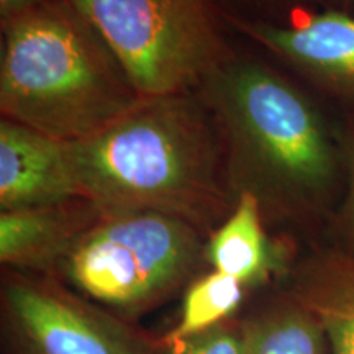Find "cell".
Wrapping results in <instances>:
<instances>
[{"label":"cell","mask_w":354,"mask_h":354,"mask_svg":"<svg viewBox=\"0 0 354 354\" xmlns=\"http://www.w3.org/2000/svg\"><path fill=\"white\" fill-rule=\"evenodd\" d=\"M143 99L71 0H51L2 24V118L76 143Z\"/></svg>","instance_id":"obj_3"},{"label":"cell","mask_w":354,"mask_h":354,"mask_svg":"<svg viewBox=\"0 0 354 354\" xmlns=\"http://www.w3.org/2000/svg\"><path fill=\"white\" fill-rule=\"evenodd\" d=\"M246 354H326L320 323L290 295L243 320Z\"/></svg>","instance_id":"obj_12"},{"label":"cell","mask_w":354,"mask_h":354,"mask_svg":"<svg viewBox=\"0 0 354 354\" xmlns=\"http://www.w3.org/2000/svg\"><path fill=\"white\" fill-rule=\"evenodd\" d=\"M46 2H51V0H0V19H2V24H6Z\"/></svg>","instance_id":"obj_16"},{"label":"cell","mask_w":354,"mask_h":354,"mask_svg":"<svg viewBox=\"0 0 354 354\" xmlns=\"http://www.w3.org/2000/svg\"><path fill=\"white\" fill-rule=\"evenodd\" d=\"M197 94L210 110L233 196L266 220L322 210L342 177V154L317 105L289 79L251 59H225Z\"/></svg>","instance_id":"obj_2"},{"label":"cell","mask_w":354,"mask_h":354,"mask_svg":"<svg viewBox=\"0 0 354 354\" xmlns=\"http://www.w3.org/2000/svg\"><path fill=\"white\" fill-rule=\"evenodd\" d=\"M338 236L344 253L354 256V133L346 154V192L338 214Z\"/></svg>","instance_id":"obj_15"},{"label":"cell","mask_w":354,"mask_h":354,"mask_svg":"<svg viewBox=\"0 0 354 354\" xmlns=\"http://www.w3.org/2000/svg\"><path fill=\"white\" fill-rule=\"evenodd\" d=\"M258 201L241 194L233 210L207 238L205 261L245 286L268 281L284 264V250L268 236Z\"/></svg>","instance_id":"obj_11"},{"label":"cell","mask_w":354,"mask_h":354,"mask_svg":"<svg viewBox=\"0 0 354 354\" xmlns=\"http://www.w3.org/2000/svg\"><path fill=\"white\" fill-rule=\"evenodd\" d=\"M289 295L317 318L331 354H354V256L336 250L310 258Z\"/></svg>","instance_id":"obj_10"},{"label":"cell","mask_w":354,"mask_h":354,"mask_svg":"<svg viewBox=\"0 0 354 354\" xmlns=\"http://www.w3.org/2000/svg\"><path fill=\"white\" fill-rule=\"evenodd\" d=\"M233 24L323 91L354 102L353 15L326 10L289 25L240 19Z\"/></svg>","instance_id":"obj_7"},{"label":"cell","mask_w":354,"mask_h":354,"mask_svg":"<svg viewBox=\"0 0 354 354\" xmlns=\"http://www.w3.org/2000/svg\"><path fill=\"white\" fill-rule=\"evenodd\" d=\"M79 196L68 143L0 120V210L61 203Z\"/></svg>","instance_id":"obj_8"},{"label":"cell","mask_w":354,"mask_h":354,"mask_svg":"<svg viewBox=\"0 0 354 354\" xmlns=\"http://www.w3.org/2000/svg\"><path fill=\"white\" fill-rule=\"evenodd\" d=\"M141 97L198 91L228 59L209 0H71Z\"/></svg>","instance_id":"obj_5"},{"label":"cell","mask_w":354,"mask_h":354,"mask_svg":"<svg viewBox=\"0 0 354 354\" xmlns=\"http://www.w3.org/2000/svg\"><path fill=\"white\" fill-rule=\"evenodd\" d=\"M100 216L94 203H61L0 212V263L7 271L56 276L73 246Z\"/></svg>","instance_id":"obj_9"},{"label":"cell","mask_w":354,"mask_h":354,"mask_svg":"<svg viewBox=\"0 0 354 354\" xmlns=\"http://www.w3.org/2000/svg\"><path fill=\"white\" fill-rule=\"evenodd\" d=\"M159 354H246L243 323L228 320L184 342L159 346Z\"/></svg>","instance_id":"obj_14"},{"label":"cell","mask_w":354,"mask_h":354,"mask_svg":"<svg viewBox=\"0 0 354 354\" xmlns=\"http://www.w3.org/2000/svg\"><path fill=\"white\" fill-rule=\"evenodd\" d=\"M68 151L79 196L102 215L158 212L210 234L236 202L218 128L198 94L143 97Z\"/></svg>","instance_id":"obj_1"},{"label":"cell","mask_w":354,"mask_h":354,"mask_svg":"<svg viewBox=\"0 0 354 354\" xmlns=\"http://www.w3.org/2000/svg\"><path fill=\"white\" fill-rule=\"evenodd\" d=\"M245 284L236 279L212 269L192 281L184 294L179 320L158 339L159 346H167L228 322L245 299Z\"/></svg>","instance_id":"obj_13"},{"label":"cell","mask_w":354,"mask_h":354,"mask_svg":"<svg viewBox=\"0 0 354 354\" xmlns=\"http://www.w3.org/2000/svg\"><path fill=\"white\" fill-rule=\"evenodd\" d=\"M205 233L158 212L102 215L79 238L56 277L130 322L167 302L205 259Z\"/></svg>","instance_id":"obj_4"},{"label":"cell","mask_w":354,"mask_h":354,"mask_svg":"<svg viewBox=\"0 0 354 354\" xmlns=\"http://www.w3.org/2000/svg\"><path fill=\"white\" fill-rule=\"evenodd\" d=\"M2 325L8 354H159L158 339L48 274H3Z\"/></svg>","instance_id":"obj_6"}]
</instances>
